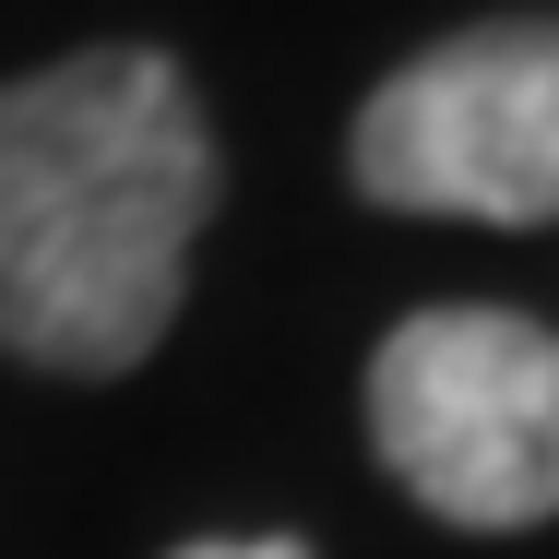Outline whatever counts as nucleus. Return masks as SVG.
Wrapping results in <instances>:
<instances>
[{
	"label": "nucleus",
	"instance_id": "obj_1",
	"mask_svg": "<svg viewBox=\"0 0 559 559\" xmlns=\"http://www.w3.org/2000/svg\"><path fill=\"white\" fill-rule=\"evenodd\" d=\"M215 131L167 48H72L0 84V357L143 369L215 226Z\"/></svg>",
	"mask_w": 559,
	"mask_h": 559
},
{
	"label": "nucleus",
	"instance_id": "obj_4",
	"mask_svg": "<svg viewBox=\"0 0 559 559\" xmlns=\"http://www.w3.org/2000/svg\"><path fill=\"white\" fill-rule=\"evenodd\" d=\"M167 559H310L298 536H191V548H167Z\"/></svg>",
	"mask_w": 559,
	"mask_h": 559
},
{
	"label": "nucleus",
	"instance_id": "obj_2",
	"mask_svg": "<svg viewBox=\"0 0 559 559\" xmlns=\"http://www.w3.org/2000/svg\"><path fill=\"white\" fill-rule=\"evenodd\" d=\"M369 452L417 512L524 536L559 512V334L524 310H405L369 345Z\"/></svg>",
	"mask_w": 559,
	"mask_h": 559
},
{
	"label": "nucleus",
	"instance_id": "obj_3",
	"mask_svg": "<svg viewBox=\"0 0 559 559\" xmlns=\"http://www.w3.org/2000/svg\"><path fill=\"white\" fill-rule=\"evenodd\" d=\"M345 179L381 215L559 226V12H488L393 60L345 131Z\"/></svg>",
	"mask_w": 559,
	"mask_h": 559
}]
</instances>
